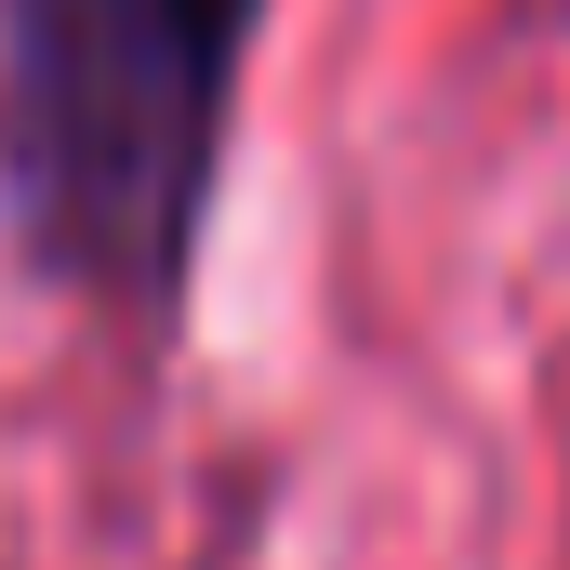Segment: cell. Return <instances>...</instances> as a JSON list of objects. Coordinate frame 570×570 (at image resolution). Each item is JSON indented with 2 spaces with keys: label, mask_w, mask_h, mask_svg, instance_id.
<instances>
[{
  "label": "cell",
  "mask_w": 570,
  "mask_h": 570,
  "mask_svg": "<svg viewBox=\"0 0 570 570\" xmlns=\"http://www.w3.org/2000/svg\"><path fill=\"white\" fill-rule=\"evenodd\" d=\"M279 0H0V213L40 279L186 332L239 80Z\"/></svg>",
  "instance_id": "6da1fadb"
}]
</instances>
